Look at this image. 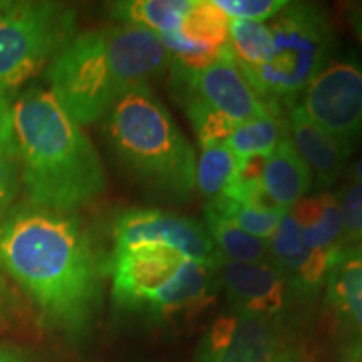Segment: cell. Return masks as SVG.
<instances>
[{
	"label": "cell",
	"mask_w": 362,
	"mask_h": 362,
	"mask_svg": "<svg viewBox=\"0 0 362 362\" xmlns=\"http://www.w3.org/2000/svg\"><path fill=\"white\" fill-rule=\"evenodd\" d=\"M337 200L342 215L344 237L351 242L362 243V183L344 188Z\"/></svg>",
	"instance_id": "26"
},
{
	"label": "cell",
	"mask_w": 362,
	"mask_h": 362,
	"mask_svg": "<svg viewBox=\"0 0 362 362\" xmlns=\"http://www.w3.org/2000/svg\"><path fill=\"white\" fill-rule=\"evenodd\" d=\"M344 362H362V339L351 342L344 349Z\"/></svg>",
	"instance_id": "30"
},
{
	"label": "cell",
	"mask_w": 362,
	"mask_h": 362,
	"mask_svg": "<svg viewBox=\"0 0 362 362\" xmlns=\"http://www.w3.org/2000/svg\"><path fill=\"white\" fill-rule=\"evenodd\" d=\"M214 2L232 19L252 22L274 19L288 4L287 0H214Z\"/></svg>",
	"instance_id": "25"
},
{
	"label": "cell",
	"mask_w": 362,
	"mask_h": 362,
	"mask_svg": "<svg viewBox=\"0 0 362 362\" xmlns=\"http://www.w3.org/2000/svg\"><path fill=\"white\" fill-rule=\"evenodd\" d=\"M170 64V52L155 33L116 24L74 35L45 76L67 115L79 124H90L131 89L165 74Z\"/></svg>",
	"instance_id": "3"
},
{
	"label": "cell",
	"mask_w": 362,
	"mask_h": 362,
	"mask_svg": "<svg viewBox=\"0 0 362 362\" xmlns=\"http://www.w3.org/2000/svg\"><path fill=\"white\" fill-rule=\"evenodd\" d=\"M347 19H349V24L357 35V39L361 40L362 44V4H354V6L349 7L347 11Z\"/></svg>",
	"instance_id": "29"
},
{
	"label": "cell",
	"mask_w": 362,
	"mask_h": 362,
	"mask_svg": "<svg viewBox=\"0 0 362 362\" xmlns=\"http://www.w3.org/2000/svg\"><path fill=\"white\" fill-rule=\"evenodd\" d=\"M173 96L187 112L202 149L228 143L233 129L237 128L232 119L189 94H173Z\"/></svg>",
	"instance_id": "23"
},
{
	"label": "cell",
	"mask_w": 362,
	"mask_h": 362,
	"mask_svg": "<svg viewBox=\"0 0 362 362\" xmlns=\"http://www.w3.org/2000/svg\"><path fill=\"white\" fill-rule=\"evenodd\" d=\"M0 269L40 319L66 334L88 327L101 300V265L78 216L22 203L0 216Z\"/></svg>",
	"instance_id": "1"
},
{
	"label": "cell",
	"mask_w": 362,
	"mask_h": 362,
	"mask_svg": "<svg viewBox=\"0 0 362 362\" xmlns=\"http://www.w3.org/2000/svg\"><path fill=\"white\" fill-rule=\"evenodd\" d=\"M262 185L274 205L285 211L291 210L309 193L312 173L298 155L291 133L279 143L270 156H267Z\"/></svg>",
	"instance_id": "15"
},
{
	"label": "cell",
	"mask_w": 362,
	"mask_h": 362,
	"mask_svg": "<svg viewBox=\"0 0 362 362\" xmlns=\"http://www.w3.org/2000/svg\"><path fill=\"white\" fill-rule=\"evenodd\" d=\"M206 206H210L211 210L225 216V218L232 220L252 237L264 240V242H269L274 237L280 223H282L284 216L287 215L285 210H257V208L242 205L232 198H226L223 194L208 202Z\"/></svg>",
	"instance_id": "24"
},
{
	"label": "cell",
	"mask_w": 362,
	"mask_h": 362,
	"mask_svg": "<svg viewBox=\"0 0 362 362\" xmlns=\"http://www.w3.org/2000/svg\"><path fill=\"white\" fill-rule=\"evenodd\" d=\"M189 6L192 0H121L111 4L110 13L119 24L163 35L180 29Z\"/></svg>",
	"instance_id": "18"
},
{
	"label": "cell",
	"mask_w": 362,
	"mask_h": 362,
	"mask_svg": "<svg viewBox=\"0 0 362 362\" xmlns=\"http://www.w3.org/2000/svg\"><path fill=\"white\" fill-rule=\"evenodd\" d=\"M200 362H305L282 319L232 310L214 320L198 347Z\"/></svg>",
	"instance_id": "7"
},
{
	"label": "cell",
	"mask_w": 362,
	"mask_h": 362,
	"mask_svg": "<svg viewBox=\"0 0 362 362\" xmlns=\"http://www.w3.org/2000/svg\"><path fill=\"white\" fill-rule=\"evenodd\" d=\"M269 248L270 262L282 272L298 296H312L322 287L337 255L307 248L300 230L288 211L277 232L269 240Z\"/></svg>",
	"instance_id": "14"
},
{
	"label": "cell",
	"mask_w": 362,
	"mask_h": 362,
	"mask_svg": "<svg viewBox=\"0 0 362 362\" xmlns=\"http://www.w3.org/2000/svg\"><path fill=\"white\" fill-rule=\"evenodd\" d=\"M238 160L228 144L202 149L197 160V189L208 200L220 197L237 173Z\"/></svg>",
	"instance_id": "22"
},
{
	"label": "cell",
	"mask_w": 362,
	"mask_h": 362,
	"mask_svg": "<svg viewBox=\"0 0 362 362\" xmlns=\"http://www.w3.org/2000/svg\"><path fill=\"white\" fill-rule=\"evenodd\" d=\"M288 214L300 230L307 248L334 255L344 247V225L339 200L334 193L324 192L297 202Z\"/></svg>",
	"instance_id": "17"
},
{
	"label": "cell",
	"mask_w": 362,
	"mask_h": 362,
	"mask_svg": "<svg viewBox=\"0 0 362 362\" xmlns=\"http://www.w3.org/2000/svg\"><path fill=\"white\" fill-rule=\"evenodd\" d=\"M347 176H349V180L354 181V183H362V158L352 166Z\"/></svg>",
	"instance_id": "32"
},
{
	"label": "cell",
	"mask_w": 362,
	"mask_h": 362,
	"mask_svg": "<svg viewBox=\"0 0 362 362\" xmlns=\"http://www.w3.org/2000/svg\"><path fill=\"white\" fill-rule=\"evenodd\" d=\"M302 94V110L320 128L351 144L362 138L361 59L332 57Z\"/></svg>",
	"instance_id": "8"
},
{
	"label": "cell",
	"mask_w": 362,
	"mask_h": 362,
	"mask_svg": "<svg viewBox=\"0 0 362 362\" xmlns=\"http://www.w3.org/2000/svg\"><path fill=\"white\" fill-rule=\"evenodd\" d=\"M220 279L233 310L245 314L282 319L293 298L298 297L272 262H225L220 269Z\"/></svg>",
	"instance_id": "12"
},
{
	"label": "cell",
	"mask_w": 362,
	"mask_h": 362,
	"mask_svg": "<svg viewBox=\"0 0 362 362\" xmlns=\"http://www.w3.org/2000/svg\"><path fill=\"white\" fill-rule=\"evenodd\" d=\"M205 226L225 262H238V264L270 262L269 242L252 237L237 223L218 215L210 206H205Z\"/></svg>",
	"instance_id": "19"
},
{
	"label": "cell",
	"mask_w": 362,
	"mask_h": 362,
	"mask_svg": "<svg viewBox=\"0 0 362 362\" xmlns=\"http://www.w3.org/2000/svg\"><path fill=\"white\" fill-rule=\"evenodd\" d=\"M170 86L173 94H189L214 107L235 124L269 115H279L277 106L252 88L233 54L205 69L193 71L171 59Z\"/></svg>",
	"instance_id": "10"
},
{
	"label": "cell",
	"mask_w": 362,
	"mask_h": 362,
	"mask_svg": "<svg viewBox=\"0 0 362 362\" xmlns=\"http://www.w3.org/2000/svg\"><path fill=\"white\" fill-rule=\"evenodd\" d=\"M0 151L16 153L13 146V112L12 101L0 93Z\"/></svg>",
	"instance_id": "28"
},
{
	"label": "cell",
	"mask_w": 362,
	"mask_h": 362,
	"mask_svg": "<svg viewBox=\"0 0 362 362\" xmlns=\"http://www.w3.org/2000/svg\"><path fill=\"white\" fill-rule=\"evenodd\" d=\"M288 133L298 155L309 166L315 188L330 187L342 175L354 144L344 141L312 121L300 104H293L287 116Z\"/></svg>",
	"instance_id": "13"
},
{
	"label": "cell",
	"mask_w": 362,
	"mask_h": 362,
	"mask_svg": "<svg viewBox=\"0 0 362 362\" xmlns=\"http://www.w3.org/2000/svg\"><path fill=\"white\" fill-rule=\"evenodd\" d=\"M287 134V119H284L279 112L237 124L226 144L235 153L237 160L250 156L267 158Z\"/></svg>",
	"instance_id": "20"
},
{
	"label": "cell",
	"mask_w": 362,
	"mask_h": 362,
	"mask_svg": "<svg viewBox=\"0 0 362 362\" xmlns=\"http://www.w3.org/2000/svg\"><path fill=\"white\" fill-rule=\"evenodd\" d=\"M115 248L112 252H124L143 245H160L180 252L187 259L214 270L225 264L206 226L189 216L170 214L161 210H129L116 220Z\"/></svg>",
	"instance_id": "9"
},
{
	"label": "cell",
	"mask_w": 362,
	"mask_h": 362,
	"mask_svg": "<svg viewBox=\"0 0 362 362\" xmlns=\"http://www.w3.org/2000/svg\"><path fill=\"white\" fill-rule=\"evenodd\" d=\"M21 187V171L16 153L0 151V216L11 210Z\"/></svg>",
	"instance_id": "27"
},
{
	"label": "cell",
	"mask_w": 362,
	"mask_h": 362,
	"mask_svg": "<svg viewBox=\"0 0 362 362\" xmlns=\"http://www.w3.org/2000/svg\"><path fill=\"white\" fill-rule=\"evenodd\" d=\"M228 42L240 69H257L264 64L270 54V27L264 22L230 19Z\"/></svg>",
	"instance_id": "21"
},
{
	"label": "cell",
	"mask_w": 362,
	"mask_h": 362,
	"mask_svg": "<svg viewBox=\"0 0 362 362\" xmlns=\"http://www.w3.org/2000/svg\"><path fill=\"white\" fill-rule=\"evenodd\" d=\"M187 257L160 245H143L112 252L106 270L112 284V298L119 307L146 310L175 279Z\"/></svg>",
	"instance_id": "11"
},
{
	"label": "cell",
	"mask_w": 362,
	"mask_h": 362,
	"mask_svg": "<svg viewBox=\"0 0 362 362\" xmlns=\"http://www.w3.org/2000/svg\"><path fill=\"white\" fill-rule=\"evenodd\" d=\"M327 304L352 330L362 334V243L344 245L330 265Z\"/></svg>",
	"instance_id": "16"
},
{
	"label": "cell",
	"mask_w": 362,
	"mask_h": 362,
	"mask_svg": "<svg viewBox=\"0 0 362 362\" xmlns=\"http://www.w3.org/2000/svg\"><path fill=\"white\" fill-rule=\"evenodd\" d=\"M106 116L107 141L138 183L166 202L193 197L194 149L148 84L126 93Z\"/></svg>",
	"instance_id": "4"
},
{
	"label": "cell",
	"mask_w": 362,
	"mask_h": 362,
	"mask_svg": "<svg viewBox=\"0 0 362 362\" xmlns=\"http://www.w3.org/2000/svg\"><path fill=\"white\" fill-rule=\"evenodd\" d=\"M76 11L59 2H0V93L37 76L74 37Z\"/></svg>",
	"instance_id": "6"
},
{
	"label": "cell",
	"mask_w": 362,
	"mask_h": 362,
	"mask_svg": "<svg viewBox=\"0 0 362 362\" xmlns=\"http://www.w3.org/2000/svg\"><path fill=\"white\" fill-rule=\"evenodd\" d=\"M21 183L33 205L72 214L103 193L106 175L96 148L49 89L12 101Z\"/></svg>",
	"instance_id": "2"
},
{
	"label": "cell",
	"mask_w": 362,
	"mask_h": 362,
	"mask_svg": "<svg viewBox=\"0 0 362 362\" xmlns=\"http://www.w3.org/2000/svg\"><path fill=\"white\" fill-rule=\"evenodd\" d=\"M0 362H27L24 357L16 354L13 351H8V349H4V347H0Z\"/></svg>",
	"instance_id": "31"
},
{
	"label": "cell",
	"mask_w": 362,
	"mask_h": 362,
	"mask_svg": "<svg viewBox=\"0 0 362 362\" xmlns=\"http://www.w3.org/2000/svg\"><path fill=\"white\" fill-rule=\"evenodd\" d=\"M269 27V57L243 74L265 101L275 106L282 101L292 107L298 94L334 57L336 35L327 11L309 2H288Z\"/></svg>",
	"instance_id": "5"
}]
</instances>
